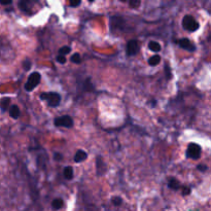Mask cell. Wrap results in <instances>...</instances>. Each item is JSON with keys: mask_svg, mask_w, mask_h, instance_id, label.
Wrapping results in <instances>:
<instances>
[{"mask_svg": "<svg viewBox=\"0 0 211 211\" xmlns=\"http://www.w3.org/2000/svg\"><path fill=\"white\" fill-rule=\"evenodd\" d=\"M40 99L41 100H47V103L51 107H56L58 106L61 102V97L59 94H57L55 92L51 93H42L40 94Z\"/></svg>", "mask_w": 211, "mask_h": 211, "instance_id": "1", "label": "cell"}, {"mask_svg": "<svg viewBox=\"0 0 211 211\" xmlns=\"http://www.w3.org/2000/svg\"><path fill=\"white\" fill-rule=\"evenodd\" d=\"M40 79H41L40 73L33 72L32 74H30L29 77H28V81L26 82V85H25V90H26L27 92L33 91L34 89L36 88L38 85H39Z\"/></svg>", "mask_w": 211, "mask_h": 211, "instance_id": "2", "label": "cell"}, {"mask_svg": "<svg viewBox=\"0 0 211 211\" xmlns=\"http://www.w3.org/2000/svg\"><path fill=\"white\" fill-rule=\"evenodd\" d=\"M182 26L185 30L190 31V32H194L197 31L199 29V23L195 20L194 17L191 15H185V17L182 19Z\"/></svg>", "mask_w": 211, "mask_h": 211, "instance_id": "3", "label": "cell"}, {"mask_svg": "<svg viewBox=\"0 0 211 211\" xmlns=\"http://www.w3.org/2000/svg\"><path fill=\"white\" fill-rule=\"evenodd\" d=\"M201 146L197 143H190L187 149V156L190 159L197 160L201 156Z\"/></svg>", "mask_w": 211, "mask_h": 211, "instance_id": "4", "label": "cell"}, {"mask_svg": "<svg viewBox=\"0 0 211 211\" xmlns=\"http://www.w3.org/2000/svg\"><path fill=\"white\" fill-rule=\"evenodd\" d=\"M55 125L57 127H65V128H71L73 126V120L69 116H63L60 117H57L55 120Z\"/></svg>", "mask_w": 211, "mask_h": 211, "instance_id": "5", "label": "cell"}, {"mask_svg": "<svg viewBox=\"0 0 211 211\" xmlns=\"http://www.w3.org/2000/svg\"><path fill=\"white\" fill-rule=\"evenodd\" d=\"M139 52V44H138V41L133 39V40H130L128 41L127 43V54L129 56H135L137 55Z\"/></svg>", "mask_w": 211, "mask_h": 211, "instance_id": "6", "label": "cell"}, {"mask_svg": "<svg viewBox=\"0 0 211 211\" xmlns=\"http://www.w3.org/2000/svg\"><path fill=\"white\" fill-rule=\"evenodd\" d=\"M179 46L182 47V49L190 51V52H194V51L196 50L195 46L191 42L190 39H187V38H182V39H180L179 40Z\"/></svg>", "mask_w": 211, "mask_h": 211, "instance_id": "7", "label": "cell"}, {"mask_svg": "<svg viewBox=\"0 0 211 211\" xmlns=\"http://www.w3.org/2000/svg\"><path fill=\"white\" fill-rule=\"evenodd\" d=\"M105 171H106V165L103 162V160L99 156V158H97V174L99 176H101V175L104 174Z\"/></svg>", "mask_w": 211, "mask_h": 211, "instance_id": "8", "label": "cell"}, {"mask_svg": "<svg viewBox=\"0 0 211 211\" xmlns=\"http://www.w3.org/2000/svg\"><path fill=\"white\" fill-rule=\"evenodd\" d=\"M20 108H19L17 105H11V107H9V116H11L12 119L17 120L19 119V116H20Z\"/></svg>", "mask_w": 211, "mask_h": 211, "instance_id": "9", "label": "cell"}, {"mask_svg": "<svg viewBox=\"0 0 211 211\" xmlns=\"http://www.w3.org/2000/svg\"><path fill=\"white\" fill-rule=\"evenodd\" d=\"M88 158V155H87V152H84V151H77V152L75 153V156H74V161L76 163H81L82 161H85L86 159Z\"/></svg>", "mask_w": 211, "mask_h": 211, "instance_id": "10", "label": "cell"}, {"mask_svg": "<svg viewBox=\"0 0 211 211\" xmlns=\"http://www.w3.org/2000/svg\"><path fill=\"white\" fill-rule=\"evenodd\" d=\"M63 175H64V177H65L67 180L72 179V177H73V169H72V167H70V166H67V167L64 168Z\"/></svg>", "mask_w": 211, "mask_h": 211, "instance_id": "11", "label": "cell"}, {"mask_svg": "<svg viewBox=\"0 0 211 211\" xmlns=\"http://www.w3.org/2000/svg\"><path fill=\"white\" fill-rule=\"evenodd\" d=\"M168 187H169V188H171V190L177 191L178 188L180 187V183H179V181L176 179V178H171V179L169 180Z\"/></svg>", "mask_w": 211, "mask_h": 211, "instance_id": "12", "label": "cell"}, {"mask_svg": "<svg viewBox=\"0 0 211 211\" xmlns=\"http://www.w3.org/2000/svg\"><path fill=\"white\" fill-rule=\"evenodd\" d=\"M9 103H11V99L9 98H2L1 100H0V108H1L3 111L7 110V108L11 107L9 106Z\"/></svg>", "mask_w": 211, "mask_h": 211, "instance_id": "13", "label": "cell"}, {"mask_svg": "<svg viewBox=\"0 0 211 211\" xmlns=\"http://www.w3.org/2000/svg\"><path fill=\"white\" fill-rule=\"evenodd\" d=\"M148 49L152 51V52H160L161 51V44L156 42V41H151L148 43Z\"/></svg>", "mask_w": 211, "mask_h": 211, "instance_id": "14", "label": "cell"}, {"mask_svg": "<svg viewBox=\"0 0 211 211\" xmlns=\"http://www.w3.org/2000/svg\"><path fill=\"white\" fill-rule=\"evenodd\" d=\"M160 62H161V57H160L159 55L152 56V58H149V60H148V64H149L151 66H156V65H158V64H160Z\"/></svg>", "mask_w": 211, "mask_h": 211, "instance_id": "15", "label": "cell"}, {"mask_svg": "<svg viewBox=\"0 0 211 211\" xmlns=\"http://www.w3.org/2000/svg\"><path fill=\"white\" fill-rule=\"evenodd\" d=\"M63 205H64V202H63L62 199H55L53 201V203H52L53 208L56 209V210L61 209L63 207Z\"/></svg>", "mask_w": 211, "mask_h": 211, "instance_id": "16", "label": "cell"}, {"mask_svg": "<svg viewBox=\"0 0 211 211\" xmlns=\"http://www.w3.org/2000/svg\"><path fill=\"white\" fill-rule=\"evenodd\" d=\"M28 4L29 2L28 1H20L19 2V7L22 11L26 12V14H29V7H28Z\"/></svg>", "mask_w": 211, "mask_h": 211, "instance_id": "17", "label": "cell"}, {"mask_svg": "<svg viewBox=\"0 0 211 211\" xmlns=\"http://www.w3.org/2000/svg\"><path fill=\"white\" fill-rule=\"evenodd\" d=\"M71 62L74 63V64H79L81 62V55H79L78 53H75L73 54L71 56Z\"/></svg>", "mask_w": 211, "mask_h": 211, "instance_id": "18", "label": "cell"}, {"mask_svg": "<svg viewBox=\"0 0 211 211\" xmlns=\"http://www.w3.org/2000/svg\"><path fill=\"white\" fill-rule=\"evenodd\" d=\"M70 52H71V49H70L69 46H62V47H61V49L59 50L60 55H63V56L67 55V54H69Z\"/></svg>", "mask_w": 211, "mask_h": 211, "instance_id": "19", "label": "cell"}, {"mask_svg": "<svg viewBox=\"0 0 211 211\" xmlns=\"http://www.w3.org/2000/svg\"><path fill=\"white\" fill-rule=\"evenodd\" d=\"M31 66H32V63H31V61L29 59L24 60V62H23V68H24V70L28 71V70H30Z\"/></svg>", "mask_w": 211, "mask_h": 211, "instance_id": "20", "label": "cell"}, {"mask_svg": "<svg viewBox=\"0 0 211 211\" xmlns=\"http://www.w3.org/2000/svg\"><path fill=\"white\" fill-rule=\"evenodd\" d=\"M111 202H112L113 205L120 206L121 202H123V200H121V198H120V197H113L112 199H111Z\"/></svg>", "mask_w": 211, "mask_h": 211, "instance_id": "21", "label": "cell"}, {"mask_svg": "<svg viewBox=\"0 0 211 211\" xmlns=\"http://www.w3.org/2000/svg\"><path fill=\"white\" fill-rule=\"evenodd\" d=\"M130 6L132 8H137L138 6H140V4H141V2L139 1V0H131L130 1Z\"/></svg>", "mask_w": 211, "mask_h": 211, "instance_id": "22", "label": "cell"}, {"mask_svg": "<svg viewBox=\"0 0 211 211\" xmlns=\"http://www.w3.org/2000/svg\"><path fill=\"white\" fill-rule=\"evenodd\" d=\"M57 62L60 63V64H65L66 63V58H65V56H63V55H59V56H57Z\"/></svg>", "mask_w": 211, "mask_h": 211, "instance_id": "23", "label": "cell"}, {"mask_svg": "<svg viewBox=\"0 0 211 211\" xmlns=\"http://www.w3.org/2000/svg\"><path fill=\"white\" fill-rule=\"evenodd\" d=\"M4 43L2 40H0V59L3 58V56H4Z\"/></svg>", "mask_w": 211, "mask_h": 211, "instance_id": "24", "label": "cell"}, {"mask_svg": "<svg viewBox=\"0 0 211 211\" xmlns=\"http://www.w3.org/2000/svg\"><path fill=\"white\" fill-rule=\"evenodd\" d=\"M191 194V188L188 187H182V195L183 196H187V195Z\"/></svg>", "mask_w": 211, "mask_h": 211, "instance_id": "25", "label": "cell"}, {"mask_svg": "<svg viewBox=\"0 0 211 211\" xmlns=\"http://www.w3.org/2000/svg\"><path fill=\"white\" fill-rule=\"evenodd\" d=\"M197 169H198V170H199V171L205 172V171H206V170H207V169H208V168H207V166H206V165L200 164V165H198V166H197Z\"/></svg>", "mask_w": 211, "mask_h": 211, "instance_id": "26", "label": "cell"}, {"mask_svg": "<svg viewBox=\"0 0 211 211\" xmlns=\"http://www.w3.org/2000/svg\"><path fill=\"white\" fill-rule=\"evenodd\" d=\"M81 4V0H72V1H70V5L73 6V7H76V6H78Z\"/></svg>", "mask_w": 211, "mask_h": 211, "instance_id": "27", "label": "cell"}, {"mask_svg": "<svg viewBox=\"0 0 211 211\" xmlns=\"http://www.w3.org/2000/svg\"><path fill=\"white\" fill-rule=\"evenodd\" d=\"M54 156H55V160H56V161H61V160L63 159L62 155H61V153H59V152H56L55 155H54Z\"/></svg>", "mask_w": 211, "mask_h": 211, "instance_id": "28", "label": "cell"}, {"mask_svg": "<svg viewBox=\"0 0 211 211\" xmlns=\"http://www.w3.org/2000/svg\"><path fill=\"white\" fill-rule=\"evenodd\" d=\"M166 75H167V78L168 79L171 78V72H170V69H169L168 66H166Z\"/></svg>", "mask_w": 211, "mask_h": 211, "instance_id": "29", "label": "cell"}, {"mask_svg": "<svg viewBox=\"0 0 211 211\" xmlns=\"http://www.w3.org/2000/svg\"><path fill=\"white\" fill-rule=\"evenodd\" d=\"M11 0H8V1H3V0H1L0 1V4L1 5H8V4H11Z\"/></svg>", "mask_w": 211, "mask_h": 211, "instance_id": "30", "label": "cell"}]
</instances>
